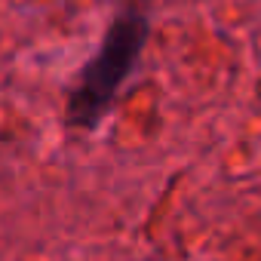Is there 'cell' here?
Returning <instances> with one entry per match:
<instances>
[{"label": "cell", "mask_w": 261, "mask_h": 261, "mask_svg": "<svg viewBox=\"0 0 261 261\" xmlns=\"http://www.w3.org/2000/svg\"><path fill=\"white\" fill-rule=\"evenodd\" d=\"M145 43H148V19L142 13H126L111 25L101 49L86 65L77 89L71 92L68 120L74 126H83V129L98 126V120L108 114L114 95L120 92L126 77L133 74Z\"/></svg>", "instance_id": "cell-1"}]
</instances>
